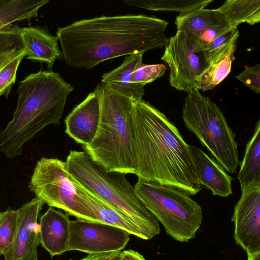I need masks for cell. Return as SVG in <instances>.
Instances as JSON below:
<instances>
[{
  "label": "cell",
  "mask_w": 260,
  "mask_h": 260,
  "mask_svg": "<svg viewBox=\"0 0 260 260\" xmlns=\"http://www.w3.org/2000/svg\"><path fill=\"white\" fill-rule=\"evenodd\" d=\"M168 22L143 14L76 21L56 33L70 67L90 69L107 60L166 47Z\"/></svg>",
  "instance_id": "obj_1"
},
{
  "label": "cell",
  "mask_w": 260,
  "mask_h": 260,
  "mask_svg": "<svg viewBox=\"0 0 260 260\" xmlns=\"http://www.w3.org/2000/svg\"><path fill=\"white\" fill-rule=\"evenodd\" d=\"M134 129L138 180L179 188L190 196L201 185L188 145L167 116L143 99L133 101Z\"/></svg>",
  "instance_id": "obj_2"
},
{
  "label": "cell",
  "mask_w": 260,
  "mask_h": 260,
  "mask_svg": "<svg viewBox=\"0 0 260 260\" xmlns=\"http://www.w3.org/2000/svg\"><path fill=\"white\" fill-rule=\"evenodd\" d=\"M18 85L13 118L0 133V149L9 158L20 156L23 145L44 128L60 124L67 98L74 89L49 70L31 74Z\"/></svg>",
  "instance_id": "obj_3"
},
{
  "label": "cell",
  "mask_w": 260,
  "mask_h": 260,
  "mask_svg": "<svg viewBox=\"0 0 260 260\" xmlns=\"http://www.w3.org/2000/svg\"><path fill=\"white\" fill-rule=\"evenodd\" d=\"M94 91L100 103L99 125L92 141L82 147L106 170L135 174L136 158L132 119L133 100L101 82Z\"/></svg>",
  "instance_id": "obj_4"
},
{
  "label": "cell",
  "mask_w": 260,
  "mask_h": 260,
  "mask_svg": "<svg viewBox=\"0 0 260 260\" xmlns=\"http://www.w3.org/2000/svg\"><path fill=\"white\" fill-rule=\"evenodd\" d=\"M65 162L68 172L78 184L129 217L144 240L160 234L159 221L136 194L126 174L106 170L85 151L71 150Z\"/></svg>",
  "instance_id": "obj_5"
},
{
  "label": "cell",
  "mask_w": 260,
  "mask_h": 260,
  "mask_svg": "<svg viewBox=\"0 0 260 260\" xmlns=\"http://www.w3.org/2000/svg\"><path fill=\"white\" fill-rule=\"evenodd\" d=\"M182 119L187 129L225 171L236 173L239 165L238 144L219 108L195 90L186 96Z\"/></svg>",
  "instance_id": "obj_6"
},
{
  "label": "cell",
  "mask_w": 260,
  "mask_h": 260,
  "mask_svg": "<svg viewBox=\"0 0 260 260\" xmlns=\"http://www.w3.org/2000/svg\"><path fill=\"white\" fill-rule=\"evenodd\" d=\"M135 192L145 207L175 240L188 242L201 226V206L190 195L175 187L138 180Z\"/></svg>",
  "instance_id": "obj_7"
},
{
  "label": "cell",
  "mask_w": 260,
  "mask_h": 260,
  "mask_svg": "<svg viewBox=\"0 0 260 260\" xmlns=\"http://www.w3.org/2000/svg\"><path fill=\"white\" fill-rule=\"evenodd\" d=\"M28 187L50 207L63 210L77 219L98 222L68 172L66 162L57 158L42 157L34 168Z\"/></svg>",
  "instance_id": "obj_8"
},
{
  "label": "cell",
  "mask_w": 260,
  "mask_h": 260,
  "mask_svg": "<svg viewBox=\"0 0 260 260\" xmlns=\"http://www.w3.org/2000/svg\"><path fill=\"white\" fill-rule=\"evenodd\" d=\"M161 59L170 68V85L187 93L199 90L200 78L209 66L196 39L178 31L169 39Z\"/></svg>",
  "instance_id": "obj_9"
},
{
  "label": "cell",
  "mask_w": 260,
  "mask_h": 260,
  "mask_svg": "<svg viewBox=\"0 0 260 260\" xmlns=\"http://www.w3.org/2000/svg\"><path fill=\"white\" fill-rule=\"evenodd\" d=\"M69 251L89 254L123 251L129 233L106 223L77 219L71 220Z\"/></svg>",
  "instance_id": "obj_10"
},
{
  "label": "cell",
  "mask_w": 260,
  "mask_h": 260,
  "mask_svg": "<svg viewBox=\"0 0 260 260\" xmlns=\"http://www.w3.org/2000/svg\"><path fill=\"white\" fill-rule=\"evenodd\" d=\"M234 237L247 253L260 252V190L256 187L243 192L234 208Z\"/></svg>",
  "instance_id": "obj_11"
},
{
  "label": "cell",
  "mask_w": 260,
  "mask_h": 260,
  "mask_svg": "<svg viewBox=\"0 0 260 260\" xmlns=\"http://www.w3.org/2000/svg\"><path fill=\"white\" fill-rule=\"evenodd\" d=\"M44 204L36 197L18 209L19 224L11 260H38L40 241L38 219Z\"/></svg>",
  "instance_id": "obj_12"
},
{
  "label": "cell",
  "mask_w": 260,
  "mask_h": 260,
  "mask_svg": "<svg viewBox=\"0 0 260 260\" xmlns=\"http://www.w3.org/2000/svg\"><path fill=\"white\" fill-rule=\"evenodd\" d=\"M100 119V100L94 90L67 116L65 132L76 142L82 146L87 145L96 134Z\"/></svg>",
  "instance_id": "obj_13"
},
{
  "label": "cell",
  "mask_w": 260,
  "mask_h": 260,
  "mask_svg": "<svg viewBox=\"0 0 260 260\" xmlns=\"http://www.w3.org/2000/svg\"><path fill=\"white\" fill-rule=\"evenodd\" d=\"M69 216L50 207L40 217V244L51 256L69 251L71 222Z\"/></svg>",
  "instance_id": "obj_14"
},
{
  "label": "cell",
  "mask_w": 260,
  "mask_h": 260,
  "mask_svg": "<svg viewBox=\"0 0 260 260\" xmlns=\"http://www.w3.org/2000/svg\"><path fill=\"white\" fill-rule=\"evenodd\" d=\"M45 27L21 28V38L26 52V58L33 62H45L50 71L56 59H62L56 36H52Z\"/></svg>",
  "instance_id": "obj_15"
},
{
  "label": "cell",
  "mask_w": 260,
  "mask_h": 260,
  "mask_svg": "<svg viewBox=\"0 0 260 260\" xmlns=\"http://www.w3.org/2000/svg\"><path fill=\"white\" fill-rule=\"evenodd\" d=\"M189 149L202 187L211 190L215 196L228 197L231 195L232 179L225 170L200 148L189 145Z\"/></svg>",
  "instance_id": "obj_16"
},
{
  "label": "cell",
  "mask_w": 260,
  "mask_h": 260,
  "mask_svg": "<svg viewBox=\"0 0 260 260\" xmlns=\"http://www.w3.org/2000/svg\"><path fill=\"white\" fill-rule=\"evenodd\" d=\"M143 56L141 53L125 56L119 67L103 74L101 83L134 101L142 99L145 86L134 83L132 78L134 71L143 63Z\"/></svg>",
  "instance_id": "obj_17"
},
{
  "label": "cell",
  "mask_w": 260,
  "mask_h": 260,
  "mask_svg": "<svg viewBox=\"0 0 260 260\" xmlns=\"http://www.w3.org/2000/svg\"><path fill=\"white\" fill-rule=\"evenodd\" d=\"M78 184L80 195L94 213L98 222L122 229L144 240L142 233L126 215Z\"/></svg>",
  "instance_id": "obj_18"
},
{
  "label": "cell",
  "mask_w": 260,
  "mask_h": 260,
  "mask_svg": "<svg viewBox=\"0 0 260 260\" xmlns=\"http://www.w3.org/2000/svg\"><path fill=\"white\" fill-rule=\"evenodd\" d=\"M226 23L229 22L218 9H197L186 13L180 14L175 20L177 31L184 32L196 39L210 26Z\"/></svg>",
  "instance_id": "obj_19"
},
{
  "label": "cell",
  "mask_w": 260,
  "mask_h": 260,
  "mask_svg": "<svg viewBox=\"0 0 260 260\" xmlns=\"http://www.w3.org/2000/svg\"><path fill=\"white\" fill-rule=\"evenodd\" d=\"M237 178L242 192L255 187L260 181V119L246 145Z\"/></svg>",
  "instance_id": "obj_20"
},
{
  "label": "cell",
  "mask_w": 260,
  "mask_h": 260,
  "mask_svg": "<svg viewBox=\"0 0 260 260\" xmlns=\"http://www.w3.org/2000/svg\"><path fill=\"white\" fill-rule=\"evenodd\" d=\"M48 0H0V29L13 22L38 17Z\"/></svg>",
  "instance_id": "obj_21"
},
{
  "label": "cell",
  "mask_w": 260,
  "mask_h": 260,
  "mask_svg": "<svg viewBox=\"0 0 260 260\" xmlns=\"http://www.w3.org/2000/svg\"><path fill=\"white\" fill-rule=\"evenodd\" d=\"M217 9L233 27L243 22H260V0H228Z\"/></svg>",
  "instance_id": "obj_22"
},
{
  "label": "cell",
  "mask_w": 260,
  "mask_h": 260,
  "mask_svg": "<svg viewBox=\"0 0 260 260\" xmlns=\"http://www.w3.org/2000/svg\"><path fill=\"white\" fill-rule=\"evenodd\" d=\"M236 42L232 44L226 52L210 63L200 78L199 90L213 89L228 76L231 71Z\"/></svg>",
  "instance_id": "obj_23"
},
{
  "label": "cell",
  "mask_w": 260,
  "mask_h": 260,
  "mask_svg": "<svg viewBox=\"0 0 260 260\" xmlns=\"http://www.w3.org/2000/svg\"><path fill=\"white\" fill-rule=\"evenodd\" d=\"M123 2L127 5L145 10L184 14L205 8L213 0H124Z\"/></svg>",
  "instance_id": "obj_24"
},
{
  "label": "cell",
  "mask_w": 260,
  "mask_h": 260,
  "mask_svg": "<svg viewBox=\"0 0 260 260\" xmlns=\"http://www.w3.org/2000/svg\"><path fill=\"white\" fill-rule=\"evenodd\" d=\"M26 56L25 48L0 51V95L8 99L16 79L22 59Z\"/></svg>",
  "instance_id": "obj_25"
},
{
  "label": "cell",
  "mask_w": 260,
  "mask_h": 260,
  "mask_svg": "<svg viewBox=\"0 0 260 260\" xmlns=\"http://www.w3.org/2000/svg\"><path fill=\"white\" fill-rule=\"evenodd\" d=\"M18 210L8 208L0 213V253L5 260H11L19 224Z\"/></svg>",
  "instance_id": "obj_26"
},
{
  "label": "cell",
  "mask_w": 260,
  "mask_h": 260,
  "mask_svg": "<svg viewBox=\"0 0 260 260\" xmlns=\"http://www.w3.org/2000/svg\"><path fill=\"white\" fill-rule=\"evenodd\" d=\"M239 36L237 27L231 26L219 35L205 49L207 61L211 63L226 52Z\"/></svg>",
  "instance_id": "obj_27"
},
{
  "label": "cell",
  "mask_w": 260,
  "mask_h": 260,
  "mask_svg": "<svg viewBox=\"0 0 260 260\" xmlns=\"http://www.w3.org/2000/svg\"><path fill=\"white\" fill-rule=\"evenodd\" d=\"M167 69L164 64H146L142 63L133 72V82L145 86L164 75Z\"/></svg>",
  "instance_id": "obj_28"
},
{
  "label": "cell",
  "mask_w": 260,
  "mask_h": 260,
  "mask_svg": "<svg viewBox=\"0 0 260 260\" xmlns=\"http://www.w3.org/2000/svg\"><path fill=\"white\" fill-rule=\"evenodd\" d=\"M236 78L254 92L260 93V64L246 68Z\"/></svg>",
  "instance_id": "obj_29"
},
{
  "label": "cell",
  "mask_w": 260,
  "mask_h": 260,
  "mask_svg": "<svg viewBox=\"0 0 260 260\" xmlns=\"http://www.w3.org/2000/svg\"><path fill=\"white\" fill-rule=\"evenodd\" d=\"M231 26L229 23H226L214 25L208 28L196 39L198 48L204 51L219 35Z\"/></svg>",
  "instance_id": "obj_30"
},
{
  "label": "cell",
  "mask_w": 260,
  "mask_h": 260,
  "mask_svg": "<svg viewBox=\"0 0 260 260\" xmlns=\"http://www.w3.org/2000/svg\"><path fill=\"white\" fill-rule=\"evenodd\" d=\"M122 251L118 252L89 254L80 260H120ZM72 260V259H71Z\"/></svg>",
  "instance_id": "obj_31"
},
{
  "label": "cell",
  "mask_w": 260,
  "mask_h": 260,
  "mask_svg": "<svg viewBox=\"0 0 260 260\" xmlns=\"http://www.w3.org/2000/svg\"><path fill=\"white\" fill-rule=\"evenodd\" d=\"M120 260H146L143 255L138 252L128 249L122 251V255Z\"/></svg>",
  "instance_id": "obj_32"
},
{
  "label": "cell",
  "mask_w": 260,
  "mask_h": 260,
  "mask_svg": "<svg viewBox=\"0 0 260 260\" xmlns=\"http://www.w3.org/2000/svg\"><path fill=\"white\" fill-rule=\"evenodd\" d=\"M247 260H260V252L247 254Z\"/></svg>",
  "instance_id": "obj_33"
},
{
  "label": "cell",
  "mask_w": 260,
  "mask_h": 260,
  "mask_svg": "<svg viewBox=\"0 0 260 260\" xmlns=\"http://www.w3.org/2000/svg\"><path fill=\"white\" fill-rule=\"evenodd\" d=\"M255 187L258 188L260 190V181Z\"/></svg>",
  "instance_id": "obj_34"
}]
</instances>
